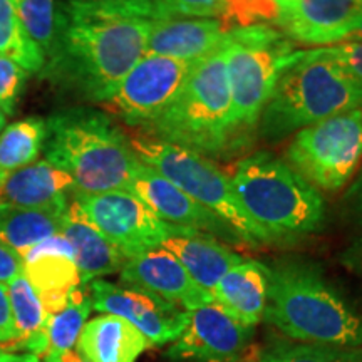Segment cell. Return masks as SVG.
Returning <instances> with one entry per match:
<instances>
[{
    "instance_id": "1",
    "label": "cell",
    "mask_w": 362,
    "mask_h": 362,
    "mask_svg": "<svg viewBox=\"0 0 362 362\" xmlns=\"http://www.w3.org/2000/svg\"><path fill=\"white\" fill-rule=\"evenodd\" d=\"M178 17L163 0H69L59 4L52 51L40 78L101 104L146 54L156 21Z\"/></svg>"
},
{
    "instance_id": "2",
    "label": "cell",
    "mask_w": 362,
    "mask_h": 362,
    "mask_svg": "<svg viewBox=\"0 0 362 362\" xmlns=\"http://www.w3.org/2000/svg\"><path fill=\"white\" fill-rule=\"evenodd\" d=\"M264 317L296 342L362 347V319L314 262L282 259L269 267Z\"/></svg>"
},
{
    "instance_id": "3",
    "label": "cell",
    "mask_w": 362,
    "mask_h": 362,
    "mask_svg": "<svg viewBox=\"0 0 362 362\" xmlns=\"http://www.w3.org/2000/svg\"><path fill=\"white\" fill-rule=\"evenodd\" d=\"M44 156L74 181V193L129 192L139 160L107 112L69 107L45 119Z\"/></svg>"
},
{
    "instance_id": "4",
    "label": "cell",
    "mask_w": 362,
    "mask_h": 362,
    "mask_svg": "<svg viewBox=\"0 0 362 362\" xmlns=\"http://www.w3.org/2000/svg\"><path fill=\"white\" fill-rule=\"evenodd\" d=\"M230 180L240 206L265 243L297 242L324 226L325 202L319 189L270 151L242 158Z\"/></svg>"
},
{
    "instance_id": "5",
    "label": "cell",
    "mask_w": 362,
    "mask_h": 362,
    "mask_svg": "<svg viewBox=\"0 0 362 362\" xmlns=\"http://www.w3.org/2000/svg\"><path fill=\"white\" fill-rule=\"evenodd\" d=\"M144 131L208 160L228 158L242 149L233 129L232 96L221 45L194 62L173 104Z\"/></svg>"
},
{
    "instance_id": "6",
    "label": "cell",
    "mask_w": 362,
    "mask_h": 362,
    "mask_svg": "<svg viewBox=\"0 0 362 362\" xmlns=\"http://www.w3.org/2000/svg\"><path fill=\"white\" fill-rule=\"evenodd\" d=\"M362 107V81L322 59L293 51L259 119V134L275 143L341 112Z\"/></svg>"
},
{
    "instance_id": "7",
    "label": "cell",
    "mask_w": 362,
    "mask_h": 362,
    "mask_svg": "<svg viewBox=\"0 0 362 362\" xmlns=\"http://www.w3.org/2000/svg\"><path fill=\"white\" fill-rule=\"evenodd\" d=\"M293 47L292 40L272 25L237 27L225 35L221 49L232 96V121L242 148L250 143Z\"/></svg>"
},
{
    "instance_id": "8",
    "label": "cell",
    "mask_w": 362,
    "mask_h": 362,
    "mask_svg": "<svg viewBox=\"0 0 362 362\" xmlns=\"http://www.w3.org/2000/svg\"><path fill=\"white\" fill-rule=\"evenodd\" d=\"M128 138L139 161L218 215L240 235L245 245L265 243L264 235L240 206L230 176L214 161L187 148L158 139L146 131H138Z\"/></svg>"
},
{
    "instance_id": "9",
    "label": "cell",
    "mask_w": 362,
    "mask_h": 362,
    "mask_svg": "<svg viewBox=\"0 0 362 362\" xmlns=\"http://www.w3.org/2000/svg\"><path fill=\"white\" fill-rule=\"evenodd\" d=\"M284 161L315 189H342L362 165V107L297 131Z\"/></svg>"
},
{
    "instance_id": "10",
    "label": "cell",
    "mask_w": 362,
    "mask_h": 362,
    "mask_svg": "<svg viewBox=\"0 0 362 362\" xmlns=\"http://www.w3.org/2000/svg\"><path fill=\"white\" fill-rule=\"evenodd\" d=\"M193 64L144 54L99 106L131 128L148 129L173 104Z\"/></svg>"
},
{
    "instance_id": "11",
    "label": "cell",
    "mask_w": 362,
    "mask_h": 362,
    "mask_svg": "<svg viewBox=\"0 0 362 362\" xmlns=\"http://www.w3.org/2000/svg\"><path fill=\"white\" fill-rule=\"evenodd\" d=\"M72 200L126 259L161 247L178 228L158 218L146 203L126 189L94 194L74 193Z\"/></svg>"
},
{
    "instance_id": "12",
    "label": "cell",
    "mask_w": 362,
    "mask_h": 362,
    "mask_svg": "<svg viewBox=\"0 0 362 362\" xmlns=\"http://www.w3.org/2000/svg\"><path fill=\"white\" fill-rule=\"evenodd\" d=\"M89 297L93 309L128 320L151 346H165L176 341L189 319L188 310L170 304L165 298L129 285L106 282L103 279L90 282Z\"/></svg>"
},
{
    "instance_id": "13",
    "label": "cell",
    "mask_w": 362,
    "mask_h": 362,
    "mask_svg": "<svg viewBox=\"0 0 362 362\" xmlns=\"http://www.w3.org/2000/svg\"><path fill=\"white\" fill-rule=\"evenodd\" d=\"M253 334L255 327L235 320L214 302L189 312L187 327L165 356L175 362H237Z\"/></svg>"
},
{
    "instance_id": "14",
    "label": "cell",
    "mask_w": 362,
    "mask_h": 362,
    "mask_svg": "<svg viewBox=\"0 0 362 362\" xmlns=\"http://www.w3.org/2000/svg\"><path fill=\"white\" fill-rule=\"evenodd\" d=\"M129 192L143 203H146L149 210L166 223L178 226V228L197 230V232L208 233L215 238L218 237L230 243L245 245L240 235L218 215L194 202L192 197L175 187L170 180L156 173L141 161L131 180Z\"/></svg>"
},
{
    "instance_id": "15",
    "label": "cell",
    "mask_w": 362,
    "mask_h": 362,
    "mask_svg": "<svg viewBox=\"0 0 362 362\" xmlns=\"http://www.w3.org/2000/svg\"><path fill=\"white\" fill-rule=\"evenodd\" d=\"M121 284L165 298L188 312L214 304V296L194 282L180 260L163 247L126 260L121 269Z\"/></svg>"
},
{
    "instance_id": "16",
    "label": "cell",
    "mask_w": 362,
    "mask_h": 362,
    "mask_svg": "<svg viewBox=\"0 0 362 362\" xmlns=\"http://www.w3.org/2000/svg\"><path fill=\"white\" fill-rule=\"evenodd\" d=\"M279 7L275 25L292 42L325 47L349 39L362 0H287Z\"/></svg>"
},
{
    "instance_id": "17",
    "label": "cell",
    "mask_w": 362,
    "mask_h": 362,
    "mask_svg": "<svg viewBox=\"0 0 362 362\" xmlns=\"http://www.w3.org/2000/svg\"><path fill=\"white\" fill-rule=\"evenodd\" d=\"M24 277L42 300L47 315L62 310L81 287L74 250L61 233L42 240L22 255Z\"/></svg>"
},
{
    "instance_id": "18",
    "label": "cell",
    "mask_w": 362,
    "mask_h": 362,
    "mask_svg": "<svg viewBox=\"0 0 362 362\" xmlns=\"http://www.w3.org/2000/svg\"><path fill=\"white\" fill-rule=\"evenodd\" d=\"M228 33V27L218 19H160L151 27L146 54L197 62L215 52Z\"/></svg>"
},
{
    "instance_id": "19",
    "label": "cell",
    "mask_w": 362,
    "mask_h": 362,
    "mask_svg": "<svg viewBox=\"0 0 362 362\" xmlns=\"http://www.w3.org/2000/svg\"><path fill=\"white\" fill-rule=\"evenodd\" d=\"M161 247L173 253L189 277L210 293L226 272L245 260L218 238L188 228H176Z\"/></svg>"
},
{
    "instance_id": "20",
    "label": "cell",
    "mask_w": 362,
    "mask_h": 362,
    "mask_svg": "<svg viewBox=\"0 0 362 362\" xmlns=\"http://www.w3.org/2000/svg\"><path fill=\"white\" fill-rule=\"evenodd\" d=\"M61 235L71 243L74 250V262L79 272L81 285L90 284L104 275L121 272L128 260L90 223V220L74 200L69 202L66 210Z\"/></svg>"
},
{
    "instance_id": "21",
    "label": "cell",
    "mask_w": 362,
    "mask_h": 362,
    "mask_svg": "<svg viewBox=\"0 0 362 362\" xmlns=\"http://www.w3.org/2000/svg\"><path fill=\"white\" fill-rule=\"evenodd\" d=\"M269 291V267L259 260H243L215 285L214 302L238 322L255 327L264 317Z\"/></svg>"
},
{
    "instance_id": "22",
    "label": "cell",
    "mask_w": 362,
    "mask_h": 362,
    "mask_svg": "<svg viewBox=\"0 0 362 362\" xmlns=\"http://www.w3.org/2000/svg\"><path fill=\"white\" fill-rule=\"evenodd\" d=\"M149 346L148 339L128 320L101 314L84 324L76 351L88 362H136Z\"/></svg>"
},
{
    "instance_id": "23",
    "label": "cell",
    "mask_w": 362,
    "mask_h": 362,
    "mask_svg": "<svg viewBox=\"0 0 362 362\" xmlns=\"http://www.w3.org/2000/svg\"><path fill=\"white\" fill-rule=\"evenodd\" d=\"M69 189H74L71 176L47 160H40L12 171L0 181V203L22 208L45 206L67 197Z\"/></svg>"
},
{
    "instance_id": "24",
    "label": "cell",
    "mask_w": 362,
    "mask_h": 362,
    "mask_svg": "<svg viewBox=\"0 0 362 362\" xmlns=\"http://www.w3.org/2000/svg\"><path fill=\"white\" fill-rule=\"evenodd\" d=\"M67 206H69L67 197L37 208H22L0 203V242L24 255L42 240L61 233Z\"/></svg>"
},
{
    "instance_id": "25",
    "label": "cell",
    "mask_w": 362,
    "mask_h": 362,
    "mask_svg": "<svg viewBox=\"0 0 362 362\" xmlns=\"http://www.w3.org/2000/svg\"><path fill=\"white\" fill-rule=\"evenodd\" d=\"M8 302L17 329L16 349H27L37 359H42L47 349V312L42 300L24 274L6 285Z\"/></svg>"
},
{
    "instance_id": "26",
    "label": "cell",
    "mask_w": 362,
    "mask_h": 362,
    "mask_svg": "<svg viewBox=\"0 0 362 362\" xmlns=\"http://www.w3.org/2000/svg\"><path fill=\"white\" fill-rule=\"evenodd\" d=\"M47 124L37 116L16 121L0 133V181L12 171L37 161L44 151Z\"/></svg>"
},
{
    "instance_id": "27",
    "label": "cell",
    "mask_w": 362,
    "mask_h": 362,
    "mask_svg": "<svg viewBox=\"0 0 362 362\" xmlns=\"http://www.w3.org/2000/svg\"><path fill=\"white\" fill-rule=\"evenodd\" d=\"M90 310L93 302L89 293L78 287L64 309L47 317V349L40 362H61L67 352L74 349Z\"/></svg>"
},
{
    "instance_id": "28",
    "label": "cell",
    "mask_w": 362,
    "mask_h": 362,
    "mask_svg": "<svg viewBox=\"0 0 362 362\" xmlns=\"http://www.w3.org/2000/svg\"><path fill=\"white\" fill-rule=\"evenodd\" d=\"M0 54L11 57L29 74L40 76L44 71L45 57L21 24L17 0H0Z\"/></svg>"
},
{
    "instance_id": "29",
    "label": "cell",
    "mask_w": 362,
    "mask_h": 362,
    "mask_svg": "<svg viewBox=\"0 0 362 362\" xmlns=\"http://www.w3.org/2000/svg\"><path fill=\"white\" fill-rule=\"evenodd\" d=\"M259 362H362V347L274 341L260 352Z\"/></svg>"
},
{
    "instance_id": "30",
    "label": "cell",
    "mask_w": 362,
    "mask_h": 362,
    "mask_svg": "<svg viewBox=\"0 0 362 362\" xmlns=\"http://www.w3.org/2000/svg\"><path fill=\"white\" fill-rule=\"evenodd\" d=\"M56 0H17V13L29 39L37 45L47 61L57 29Z\"/></svg>"
},
{
    "instance_id": "31",
    "label": "cell",
    "mask_w": 362,
    "mask_h": 362,
    "mask_svg": "<svg viewBox=\"0 0 362 362\" xmlns=\"http://www.w3.org/2000/svg\"><path fill=\"white\" fill-rule=\"evenodd\" d=\"M280 7L274 0H225L221 22L230 30L248 25H275Z\"/></svg>"
},
{
    "instance_id": "32",
    "label": "cell",
    "mask_w": 362,
    "mask_h": 362,
    "mask_svg": "<svg viewBox=\"0 0 362 362\" xmlns=\"http://www.w3.org/2000/svg\"><path fill=\"white\" fill-rule=\"evenodd\" d=\"M302 52L310 59H322V61L332 62L362 81V40H344V42L319 49H307Z\"/></svg>"
},
{
    "instance_id": "33",
    "label": "cell",
    "mask_w": 362,
    "mask_h": 362,
    "mask_svg": "<svg viewBox=\"0 0 362 362\" xmlns=\"http://www.w3.org/2000/svg\"><path fill=\"white\" fill-rule=\"evenodd\" d=\"M29 72L11 57L0 54V110L12 116L24 90Z\"/></svg>"
},
{
    "instance_id": "34",
    "label": "cell",
    "mask_w": 362,
    "mask_h": 362,
    "mask_svg": "<svg viewBox=\"0 0 362 362\" xmlns=\"http://www.w3.org/2000/svg\"><path fill=\"white\" fill-rule=\"evenodd\" d=\"M163 2L178 17L220 21L225 12V0H163Z\"/></svg>"
},
{
    "instance_id": "35",
    "label": "cell",
    "mask_w": 362,
    "mask_h": 362,
    "mask_svg": "<svg viewBox=\"0 0 362 362\" xmlns=\"http://www.w3.org/2000/svg\"><path fill=\"white\" fill-rule=\"evenodd\" d=\"M24 274V260L21 253L0 242V284L7 285Z\"/></svg>"
},
{
    "instance_id": "36",
    "label": "cell",
    "mask_w": 362,
    "mask_h": 362,
    "mask_svg": "<svg viewBox=\"0 0 362 362\" xmlns=\"http://www.w3.org/2000/svg\"><path fill=\"white\" fill-rule=\"evenodd\" d=\"M17 329L6 285L0 284V344H16Z\"/></svg>"
},
{
    "instance_id": "37",
    "label": "cell",
    "mask_w": 362,
    "mask_h": 362,
    "mask_svg": "<svg viewBox=\"0 0 362 362\" xmlns=\"http://www.w3.org/2000/svg\"><path fill=\"white\" fill-rule=\"evenodd\" d=\"M346 203L347 210L351 211L352 218L357 223L359 228H362V165L359 173H357L356 180L352 181V185L346 193Z\"/></svg>"
},
{
    "instance_id": "38",
    "label": "cell",
    "mask_w": 362,
    "mask_h": 362,
    "mask_svg": "<svg viewBox=\"0 0 362 362\" xmlns=\"http://www.w3.org/2000/svg\"><path fill=\"white\" fill-rule=\"evenodd\" d=\"M0 362H40L30 352L27 354H13V352H0Z\"/></svg>"
},
{
    "instance_id": "39",
    "label": "cell",
    "mask_w": 362,
    "mask_h": 362,
    "mask_svg": "<svg viewBox=\"0 0 362 362\" xmlns=\"http://www.w3.org/2000/svg\"><path fill=\"white\" fill-rule=\"evenodd\" d=\"M347 40H362V13L359 17H357L354 24H352L349 39H347Z\"/></svg>"
},
{
    "instance_id": "40",
    "label": "cell",
    "mask_w": 362,
    "mask_h": 362,
    "mask_svg": "<svg viewBox=\"0 0 362 362\" xmlns=\"http://www.w3.org/2000/svg\"><path fill=\"white\" fill-rule=\"evenodd\" d=\"M61 362H88L86 359H83V357H81L79 354H78V351H69L67 352V354L62 357V361Z\"/></svg>"
},
{
    "instance_id": "41",
    "label": "cell",
    "mask_w": 362,
    "mask_h": 362,
    "mask_svg": "<svg viewBox=\"0 0 362 362\" xmlns=\"http://www.w3.org/2000/svg\"><path fill=\"white\" fill-rule=\"evenodd\" d=\"M6 124H7V115L0 110V133H2L4 128H6Z\"/></svg>"
},
{
    "instance_id": "42",
    "label": "cell",
    "mask_w": 362,
    "mask_h": 362,
    "mask_svg": "<svg viewBox=\"0 0 362 362\" xmlns=\"http://www.w3.org/2000/svg\"><path fill=\"white\" fill-rule=\"evenodd\" d=\"M274 2H277L279 6H280V4H282V2H287V0H274Z\"/></svg>"
},
{
    "instance_id": "43",
    "label": "cell",
    "mask_w": 362,
    "mask_h": 362,
    "mask_svg": "<svg viewBox=\"0 0 362 362\" xmlns=\"http://www.w3.org/2000/svg\"><path fill=\"white\" fill-rule=\"evenodd\" d=\"M361 252H362V242H361Z\"/></svg>"
}]
</instances>
